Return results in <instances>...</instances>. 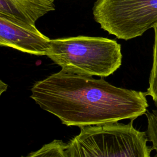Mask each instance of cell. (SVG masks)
I'll return each mask as SVG.
<instances>
[{"label": "cell", "instance_id": "6", "mask_svg": "<svg viewBox=\"0 0 157 157\" xmlns=\"http://www.w3.org/2000/svg\"><path fill=\"white\" fill-rule=\"evenodd\" d=\"M55 9V0H0L1 15L31 25Z\"/></svg>", "mask_w": 157, "mask_h": 157}, {"label": "cell", "instance_id": "2", "mask_svg": "<svg viewBox=\"0 0 157 157\" xmlns=\"http://www.w3.org/2000/svg\"><path fill=\"white\" fill-rule=\"evenodd\" d=\"M46 56L64 71L101 77L113 74L122 61L116 40L84 36L51 39Z\"/></svg>", "mask_w": 157, "mask_h": 157}, {"label": "cell", "instance_id": "5", "mask_svg": "<svg viewBox=\"0 0 157 157\" xmlns=\"http://www.w3.org/2000/svg\"><path fill=\"white\" fill-rule=\"evenodd\" d=\"M51 39L34 25L0 15V45L37 56L46 55Z\"/></svg>", "mask_w": 157, "mask_h": 157}, {"label": "cell", "instance_id": "3", "mask_svg": "<svg viewBox=\"0 0 157 157\" xmlns=\"http://www.w3.org/2000/svg\"><path fill=\"white\" fill-rule=\"evenodd\" d=\"M132 121L80 128L68 143L71 157H150L147 132L136 129Z\"/></svg>", "mask_w": 157, "mask_h": 157}, {"label": "cell", "instance_id": "10", "mask_svg": "<svg viewBox=\"0 0 157 157\" xmlns=\"http://www.w3.org/2000/svg\"><path fill=\"white\" fill-rule=\"evenodd\" d=\"M150 157H151V156H150ZM153 157H157V155H155V156H153Z\"/></svg>", "mask_w": 157, "mask_h": 157}, {"label": "cell", "instance_id": "9", "mask_svg": "<svg viewBox=\"0 0 157 157\" xmlns=\"http://www.w3.org/2000/svg\"><path fill=\"white\" fill-rule=\"evenodd\" d=\"M147 118V134L148 140L152 144V149L155 150L157 154V114L154 112H146Z\"/></svg>", "mask_w": 157, "mask_h": 157}, {"label": "cell", "instance_id": "4", "mask_svg": "<svg viewBox=\"0 0 157 157\" xmlns=\"http://www.w3.org/2000/svg\"><path fill=\"white\" fill-rule=\"evenodd\" d=\"M93 14L102 29L128 40L156 25L157 0H97Z\"/></svg>", "mask_w": 157, "mask_h": 157}, {"label": "cell", "instance_id": "1", "mask_svg": "<svg viewBox=\"0 0 157 157\" xmlns=\"http://www.w3.org/2000/svg\"><path fill=\"white\" fill-rule=\"evenodd\" d=\"M31 91L36 104L67 126L134 120L146 113L148 107L145 93L62 69L36 82Z\"/></svg>", "mask_w": 157, "mask_h": 157}, {"label": "cell", "instance_id": "8", "mask_svg": "<svg viewBox=\"0 0 157 157\" xmlns=\"http://www.w3.org/2000/svg\"><path fill=\"white\" fill-rule=\"evenodd\" d=\"M155 40L153 50V63L149 77V86L145 93L150 96L157 108V23L153 26Z\"/></svg>", "mask_w": 157, "mask_h": 157}, {"label": "cell", "instance_id": "7", "mask_svg": "<svg viewBox=\"0 0 157 157\" xmlns=\"http://www.w3.org/2000/svg\"><path fill=\"white\" fill-rule=\"evenodd\" d=\"M22 157H71L68 144L61 140H54L39 150Z\"/></svg>", "mask_w": 157, "mask_h": 157}]
</instances>
